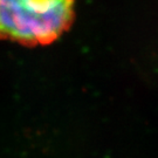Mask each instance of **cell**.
<instances>
[{"label": "cell", "mask_w": 158, "mask_h": 158, "mask_svg": "<svg viewBox=\"0 0 158 158\" xmlns=\"http://www.w3.org/2000/svg\"><path fill=\"white\" fill-rule=\"evenodd\" d=\"M74 6L75 0H0V39L48 45L70 27Z\"/></svg>", "instance_id": "1"}]
</instances>
